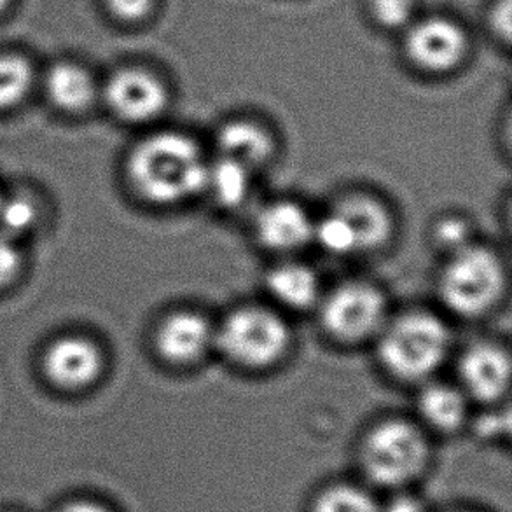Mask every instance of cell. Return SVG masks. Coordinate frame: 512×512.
<instances>
[{"label": "cell", "instance_id": "6da1fadb", "mask_svg": "<svg viewBox=\"0 0 512 512\" xmlns=\"http://www.w3.org/2000/svg\"><path fill=\"white\" fill-rule=\"evenodd\" d=\"M208 161L191 137L154 133L133 149L128 177L135 191L156 205L184 203L205 191Z\"/></svg>", "mask_w": 512, "mask_h": 512}, {"label": "cell", "instance_id": "7a4b0ae2", "mask_svg": "<svg viewBox=\"0 0 512 512\" xmlns=\"http://www.w3.org/2000/svg\"><path fill=\"white\" fill-rule=\"evenodd\" d=\"M378 336L381 364L399 380H427L450 353L448 326L429 312L404 313L387 322Z\"/></svg>", "mask_w": 512, "mask_h": 512}, {"label": "cell", "instance_id": "3957f363", "mask_svg": "<svg viewBox=\"0 0 512 512\" xmlns=\"http://www.w3.org/2000/svg\"><path fill=\"white\" fill-rule=\"evenodd\" d=\"M506 285V268L500 257L471 243L448 257L439 277V294L451 312L478 317L499 303Z\"/></svg>", "mask_w": 512, "mask_h": 512}, {"label": "cell", "instance_id": "277c9868", "mask_svg": "<svg viewBox=\"0 0 512 512\" xmlns=\"http://www.w3.org/2000/svg\"><path fill=\"white\" fill-rule=\"evenodd\" d=\"M291 329L277 312L261 306H243L215 327V348L236 366L266 369L285 357Z\"/></svg>", "mask_w": 512, "mask_h": 512}, {"label": "cell", "instance_id": "5b68a950", "mask_svg": "<svg viewBox=\"0 0 512 512\" xmlns=\"http://www.w3.org/2000/svg\"><path fill=\"white\" fill-rule=\"evenodd\" d=\"M429 458L422 430L404 420L378 423L362 444V465L378 485L399 486L415 479Z\"/></svg>", "mask_w": 512, "mask_h": 512}, {"label": "cell", "instance_id": "8992f818", "mask_svg": "<svg viewBox=\"0 0 512 512\" xmlns=\"http://www.w3.org/2000/svg\"><path fill=\"white\" fill-rule=\"evenodd\" d=\"M320 320L334 340L360 343L387 324V299L369 282H345L320 299Z\"/></svg>", "mask_w": 512, "mask_h": 512}, {"label": "cell", "instance_id": "52a82bcc", "mask_svg": "<svg viewBox=\"0 0 512 512\" xmlns=\"http://www.w3.org/2000/svg\"><path fill=\"white\" fill-rule=\"evenodd\" d=\"M458 373L462 390L469 399L492 404L507 394L511 359L504 346L492 341H479L462 353Z\"/></svg>", "mask_w": 512, "mask_h": 512}, {"label": "cell", "instance_id": "ba28073f", "mask_svg": "<svg viewBox=\"0 0 512 512\" xmlns=\"http://www.w3.org/2000/svg\"><path fill=\"white\" fill-rule=\"evenodd\" d=\"M105 98L112 112L130 123H146L167 105V90L158 77L146 70H119L109 79Z\"/></svg>", "mask_w": 512, "mask_h": 512}, {"label": "cell", "instance_id": "9c48e42d", "mask_svg": "<svg viewBox=\"0 0 512 512\" xmlns=\"http://www.w3.org/2000/svg\"><path fill=\"white\" fill-rule=\"evenodd\" d=\"M154 343L163 359L175 366H189L215 346V327L198 312L179 310L161 320Z\"/></svg>", "mask_w": 512, "mask_h": 512}, {"label": "cell", "instance_id": "30bf717a", "mask_svg": "<svg viewBox=\"0 0 512 512\" xmlns=\"http://www.w3.org/2000/svg\"><path fill=\"white\" fill-rule=\"evenodd\" d=\"M411 60L423 69L443 72L464 56L467 41L462 28L446 18H429L409 30L406 41Z\"/></svg>", "mask_w": 512, "mask_h": 512}, {"label": "cell", "instance_id": "8fae6325", "mask_svg": "<svg viewBox=\"0 0 512 512\" xmlns=\"http://www.w3.org/2000/svg\"><path fill=\"white\" fill-rule=\"evenodd\" d=\"M104 367L102 352L93 341L77 336L56 340L44 355V371L56 387L83 388L97 380Z\"/></svg>", "mask_w": 512, "mask_h": 512}, {"label": "cell", "instance_id": "7c38bea8", "mask_svg": "<svg viewBox=\"0 0 512 512\" xmlns=\"http://www.w3.org/2000/svg\"><path fill=\"white\" fill-rule=\"evenodd\" d=\"M313 221L305 208L296 201H273L259 210L254 221L257 240L266 249L292 252L313 240Z\"/></svg>", "mask_w": 512, "mask_h": 512}, {"label": "cell", "instance_id": "4fadbf2b", "mask_svg": "<svg viewBox=\"0 0 512 512\" xmlns=\"http://www.w3.org/2000/svg\"><path fill=\"white\" fill-rule=\"evenodd\" d=\"M333 210L340 214L350 229L357 254L378 249L388 242L392 235V215L387 207L367 194H348L334 205Z\"/></svg>", "mask_w": 512, "mask_h": 512}, {"label": "cell", "instance_id": "5bb4252c", "mask_svg": "<svg viewBox=\"0 0 512 512\" xmlns=\"http://www.w3.org/2000/svg\"><path fill=\"white\" fill-rule=\"evenodd\" d=\"M275 140L263 126L236 119L217 133V151L221 158L236 161L250 172L264 167L275 156Z\"/></svg>", "mask_w": 512, "mask_h": 512}, {"label": "cell", "instance_id": "9a60e30c", "mask_svg": "<svg viewBox=\"0 0 512 512\" xmlns=\"http://www.w3.org/2000/svg\"><path fill=\"white\" fill-rule=\"evenodd\" d=\"M266 287L273 299L292 310L310 308L320 301L317 273L301 263H284L273 268L266 278Z\"/></svg>", "mask_w": 512, "mask_h": 512}, {"label": "cell", "instance_id": "2e32d148", "mask_svg": "<svg viewBox=\"0 0 512 512\" xmlns=\"http://www.w3.org/2000/svg\"><path fill=\"white\" fill-rule=\"evenodd\" d=\"M418 409L425 423L432 429L457 430L469 413V397L462 388L448 383H429L418 397Z\"/></svg>", "mask_w": 512, "mask_h": 512}, {"label": "cell", "instance_id": "e0dca14e", "mask_svg": "<svg viewBox=\"0 0 512 512\" xmlns=\"http://www.w3.org/2000/svg\"><path fill=\"white\" fill-rule=\"evenodd\" d=\"M46 91L58 109L79 112L91 104L95 84L90 74L74 63H58L48 72Z\"/></svg>", "mask_w": 512, "mask_h": 512}, {"label": "cell", "instance_id": "ac0fdd59", "mask_svg": "<svg viewBox=\"0 0 512 512\" xmlns=\"http://www.w3.org/2000/svg\"><path fill=\"white\" fill-rule=\"evenodd\" d=\"M250 184L252 172L240 163L221 156L208 163L205 191L212 194L221 207H240L249 196Z\"/></svg>", "mask_w": 512, "mask_h": 512}, {"label": "cell", "instance_id": "d6986e66", "mask_svg": "<svg viewBox=\"0 0 512 512\" xmlns=\"http://www.w3.org/2000/svg\"><path fill=\"white\" fill-rule=\"evenodd\" d=\"M32 69L20 56H0V109H9L27 95Z\"/></svg>", "mask_w": 512, "mask_h": 512}, {"label": "cell", "instance_id": "ffe728a7", "mask_svg": "<svg viewBox=\"0 0 512 512\" xmlns=\"http://www.w3.org/2000/svg\"><path fill=\"white\" fill-rule=\"evenodd\" d=\"M315 512H378L369 493L355 486H333L320 495Z\"/></svg>", "mask_w": 512, "mask_h": 512}, {"label": "cell", "instance_id": "44dd1931", "mask_svg": "<svg viewBox=\"0 0 512 512\" xmlns=\"http://www.w3.org/2000/svg\"><path fill=\"white\" fill-rule=\"evenodd\" d=\"M37 221V208L27 198H9L0 201V226L4 229V235L18 236L25 235L27 231L34 228Z\"/></svg>", "mask_w": 512, "mask_h": 512}, {"label": "cell", "instance_id": "7402d4cb", "mask_svg": "<svg viewBox=\"0 0 512 512\" xmlns=\"http://www.w3.org/2000/svg\"><path fill=\"white\" fill-rule=\"evenodd\" d=\"M436 242L448 254H455L458 250H462L472 243L469 224L462 221V219H457V217L444 219V221L439 222V226L436 228Z\"/></svg>", "mask_w": 512, "mask_h": 512}, {"label": "cell", "instance_id": "603a6c76", "mask_svg": "<svg viewBox=\"0 0 512 512\" xmlns=\"http://www.w3.org/2000/svg\"><path fill=\"white\" fill-rule=\"evenodd\" d=\"M373 13L385 27H402L411 20L413 0H373Z\"/></svg>", "mask_w": 512, "mask_h": 512}, {"label": "cell", "instance_id": "cb8c5ba5", "mask_svg": "<svg viewBox=\"0 0 512 512\" xmlns=\"http://www.w3.org/2000/svg\"><path fill=\"white\" fill-rule=\"evenodd\" d=\"M21 257L13 240L0 235V287L9 284L20 270Z\"/></svg>", "mask_w": 512, "mask_h": 512}, {"label": "cell", "instance_id": "d4e9b609", "mask_svg": "<svg viewBox=\"0 0 512 512\" xmlns=\"http://www.w3.org/2000/svg\"><path fill=\"white\" fill-rule=\"evenodd\" d=\"M112 13L123 20H139L149 13L153 0H107Z\"/></svg>", "mask_w": 512, "mask_h": 512}, {"label": "cell", "instance_id": "484cf974", "mask_svg": "<svg viewBox=\"0 0 512 512\" xmlns=\"http://www.w3.org/2000/svg\"><path fill=\"white\" fill-rule=\"evenodd\" d=\"M383 512H425V509L420 500L409 497V495H402V497L392 500Z\"/></svg>", "mask_w": 512, "mask_h": 512}, {"label": "cell", "instance_id": "4316f807", "mask_svg": "<svg viewBox=\"0 0 512 512\" xmlns=\"http://www.w3.org/2000/svg\"><path fill=\"white\" fill-rule=\"evenodd\" d=\"M497 18H500V21H497V28H499L500 34H504L507 37L509 32H511V4H509V0H504L502 6H499Z\"/></svg>", "mask_w": 512, "mask_h": 512}, {"label": "cell", "instance_id": "83f0119b", "mask_svg": "<svg viewBox=\"0 0 512 512\" xmlns=\"http://www.w3.org/2000/svg\"><path fill=\"white\" fill-rule=\"evenodd\" d=\"M58 512H109L105 507L98 506L95 502L88 500H79V502H70L67 506L62 507Z\"/></svg>", "mask_w": 512, "mask_h": 512}, {"label": "cell", "instance_id": "f1b7e54d", "mask_svg": "<svg viewBox=\"0 0 512 512\" xmlns=\"http://www.w3.org/2000/svg\"><path fill=\"white\" fill-rule=\"evenodd\" d=\"M7 4H9V0H0V11H4V9H6Z\"/></svg>", "mask_w": 512, "mask_h": 512}, {"label": "cell", "instance_id": "f546056e", "mask_svg": "<svg viewBox=\"0 0 512 512\" xmlns=\"http://www.w3.org/2000/svg\"><path fill=\"white\" fill-rule=\"evenodd\" d=\"M0 201H2V198H0Z\"/></svg>", "mask_w": 512, "mask_h": 512}]
</instances>
